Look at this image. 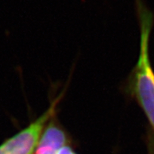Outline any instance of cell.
I'll list each match as a JSON object with an SVG mask.
<instances>
[{"label": "cell", "mask_w": 154, "mask_h": 154, "mask_svg": "<svg viewBox=\"0 0 154 154\" xmlns=\"http://www.w3.org/2000/svg\"><path fill=\"white\" fill-rule=\"evenodd\" d=\"M134 5L140 25V52L129 81V88L154 131V70L149 56L154 12L144 0H134Z\"/></svg>", "instance_id": "obj_1"}, {"label": "cell", "mask_w": 154, "mask_h": 154, "mask_svg": "<svg viewBox=\"0 0 154 154\" xmlns=\"http://www.w3.org/2000/svg\"><path fill=\"white\" fill-rule=\"evenodd\" d=\"M59 98L56 99L49 109L30 123L0 145V154H33L45 128L54 116Z\"/></svg>", "instance_id": "obj_2"}, {"label": "cell", "mask_w": 154, "mask_h": 154, "mask_svg": "<svg viewBox=\"0 0 154 154\" xmlns=\"http://www.w3.org/2000/svg\"><path fill=\"white\" fill-rule=\"evenodd\" d=\"M68 143L67 134L52 117L45 127L33 154H57Z\"/></svg>", "instance_id": "obj_3"}, {"label": "cell", "mask_w": 154, "mask_h": 154, "mask_svg": "<svg viewBox=\"0 0 154 154\" xmlns=\"http://www.w3.org/2000/svg\"><path fill=\"white\" fill-rule=\"evenodd\" d=\"M57 154H76L75 152L72 149V147L69 145H66L64 146H63L62 148L58 150Z\"/></svg>", "instance_id": "obj_4"}, {"label": "cell", "mask_w": 154, "mask_h": 154, "mask_svg": "<svg viewBox=\"0 0 154 154\" xmlns=\"http://www.w3.org/2000/svg\"><path fill=\"white\" fill-rule=\"evenodd\" d=\"M150 146H149V154H154V145L152 140L150 141Z\"/></svg>", "instance_id": "obj_5"}]
</instances>
